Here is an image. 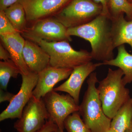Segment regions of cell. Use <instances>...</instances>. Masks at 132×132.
I'll return each mask as SVG.
<instances>
[{
    "label": "cell",
    "mask_w": 132,
    "mask_h": 132,
    "mask_svg": "<svg viewBox=\"0 0 132 132\" xmlns=\"http://www.w3.org/2000/svg\"><path fill=\"white\" fill-rule=\"evenodd\" d=\"M69 36H76L87 41L92 47L93 60L104 62L114 59L112 33V20L109 16L101 14L87 24L68 28Z\"/></svg>",
    "instance_id": "6da1fadb"
},
{
    "label": "cell",
    "mask_w": 132,
    "mask_h": 132,
    "mask_svg": "<svg viewBox=\"0 0 132 132\" xmlns=\"http://www.w3.org/2000/svg\"><path fill=\"white\" fill-rule=\"evenodd\" d=\"M123 71L109 68L106 77L99 81L97 88L103 111L111 120L130 98V90L123 80Z\"/></svg>",
    "instance_id": "7a4b0ae2"
},
{
    "label": "cell",
    "mask_w": 132,
    "mask_h": 132,
    "mask_svg": "<svg viewBox=\"0 0 132 132\" xmlns=\"http://www.w3.org/2000/svg\"><path fill=\"white\" fill-rule=\"evenodd\" d=\"M98 82L97 73H91L79 112L91 132H107L111 128L112 120L103 111L96 86Z\"/></svg>",
    "instance_id": "3957f363"
},
{
    "label": "cell",
    "mask_w": 132,
    "mask_h": 132,
    "mask_svg": "<svg viewBox=\"0 0 132 132\" xmlns=\"http://www.w3.org/2000/svg\"><path fill=\"white\" fill-rule=\"evenodd\" d=\"M34 42L48 54L50 65L54 67L73 69L93 60L90 52L85 50H76L68 41L49 42L37 40Z\"/></svg>",
    "instance_id": "277c9868"
},
{
    "label": "cell",
    "mask_w": 132,
    "mask_h": 132,
    "mask_svg": "<svg viewBox=\"0 0 132 132\" xmlns=\"http://www.w3.org/2000/svg\"><path fill=\"white\" fill-rule=\"evenodd\" d=\"M103 8L94 0H71L53 16L67 28L87 24L102 13Z\"/></svg>",
    "instance_id": "5b68a950"
},
{
    "label": "cell",
    "mask_w": 132,
    "mask_h": 132,
    "mask_svg": "<svg viewBox=\"0 0 132 132\" xmlns=\"http://www.w3.org/2000/svg\"><path fill=\"white\" fill-rule=\"evenodd\" d=\"M21 35L26 39L34 42L37 40L59 42L72 41L67 34L68 28L53 16L40 19L31 23Z\"/></svg>",
    "instance_id": "8992f818"
},
{
    "label": "cell",
    "mask_w": 132,
    "mask_h": 132,
    "mask_svg": "<svg viewBox=\"0 0 132 132\" xmlns=\"http://www.w3.org/2000/svg\"><path fill=\"white\" fill-rule=\"evenodd\" d=\"M49 119L60 130H64V122L71 114L79 112V105L71 95L61 94L53 90L42 98Z\"/></svg>",
    "instance_id": "52a82bcc"
},
{
    "label": "cell",
    "mask_w": 132,
    "mask_h": 132,
    "mask_svg": "<svg viewBox=\"0 0 132 132\" xmlns=\"http://www.w3.org/2000/svg\"><path fill=\"white\" fill-rule=\"evenodd\" d=\"M49 119V115L42 98L32 96L24 108L21 117L14 125L17 132H36Z\"/></svg>",
    "instance_id": "ba28073f"
},
{
    "label": "cell",
    "mask_w": 132,
    "mask_h": 132,
    "mask_svg": "<svg viewBox=\"0 0 132 132\" xmlns=\"http://www.w3.org/2000/svg\"><path fill=\"white\" fill-rule=\"evenodd\" d=\"M21 75V87L6 108L0 114L1 121L20 118L24 108L32 97L33 91L38 81V74L29 72L27 75Z\"/></svg>",
    "instance_id": "9c48e42d"
},
{
    "label": "cell",
    "mask_w": 132,
    "mask_h": 132,
    "mask_svg": "<svg viewBox=\"0 0 132 132\" xmlns=\"http://www.w3.org/2000/svg\"><path fill=\"white\" fill-rule=\"evenodd\" d=\"M71 0H20L28 23L52 17L57 14Z\"/></svg>",
    "instance_id": "30bf717a"
},
{
    "label": "cell",
    "mask_w": 132,
    "mask_h": 132,
    "mask_svg": "<svg viewBox=\"0 0 132 132\" xmlns=\"http://www.w3.org/2000/svg\"><path fill=\"white\" fill-rule=\"evenodd\" d=\"M101 65H102V62L94 63L91 61L76 67L73 69L67 80L61 85L54 88V90L57 92L67 93L71 95L79 105L82 84L91 73Z\"/></svg>",
    "instance_id": "8fae6325"
},
{
    "label": "cell",
    "mask_w": 132,
    "mask_h": 132,
    "mask_svg": "<svg viewBox=\"0 0 132 132\" xmlns=\"http://www.w3.org/2000/svg\"><path fill=\"white\" fill-rule=\"evenodd\" d=\"M73 69L57 68L50 65L38 74L37 84L33 95L38 99L42 98L54 89L57 83L68 79Z\"/></svg>",
    "instance_id": "7c38bea8"
},
{
    "label": "cell",
    "mask_w": 132,
    "mask_h": 132,
    "mask_svg": "<svg viewBox=\"0 0 132 132\" xmlns=\"http://www.w3.org/2000/svg\"><path fill=\"white\" fill-rule=\"evenodd\" d=\"M23 56L29 72L38 74L50 66L49 55L39 45L32 41L26 39Z\"/></svg>",
    "instance_id": "4fadbf2b"
},
{
    "label": "cell",
    "mask_w": 132,
    "mask_h": 132,
    "mask_svg": "<svg viewBox=\"0 0 132 132\" xmlns=\"http://www.w3.org/2000/svg\"><path fill=\"white\" fill-rule=\"evenodd\" d=\"M1 43L9 52L11 59L19 68L21 74L29 73L24 61L23 51L26 39L19 32L0 35Z\"/></svg>",
    "instance_id": "5bb4252c"
},
{
    "label": "cell",
    "mask_w": 132,
    "mask_h": 132,
    "mask_svg": "<svg viewBox=\"0 0 132 132\" xmlns=\"http://www.w3.org/2000/svg\"><path fill=\"white\" fill-rule=\"evenodd\" d=\"M124 13L111 19L112 33L114 48L125 44L129 45L132 51V20H127Z\"/></svg>",
    "instance_id": "9a60e30c"
},
{
    "label": "cell",
    "mask_w": 132,
    "mask_h": 132,
    "mask_svg": "<svg viewBox=\"0 0 132 132\" xmlns=\"http://www.w3.org/2000/svg\"><path fill=\"white\" fill-rule=\"evenodd\" d=\"M118 50L115 58L102 62V65L114 66L120 69L124 73L123 80L126 86L132 82V54L127 52L124 45L118 47Z\"/></svg>",
    "instance_id": "2e32d148"
},
{
    "label": "cell",
    "mask_w": 132,
    "mask_h": 132,
    "mask_svg": "<svg viewBox=\"0 0 132 132\" xmlns=\"http://www.w3.org/2000/svg\"><path fill=\"white\" fill-rule=\"evenodd\" d=\"M132 116V98L117 112L112 119L111 128L113 132H126Z\"/></svg>",
    "instance_id": "e0dca14e"
},
{
    "label": "cell",
    "mask_w": 132,
    "mask_h": 132,
    "mask_svg": "<svg viewBox=\"0 0 132 132\" xmlns=\"http://www.w3.org/2000/svg\"><path fill=\"white\" fill-rule=\"evenodd\" d=\"M5 15L17 32L22 33L27 28L28 22L25 10L16 2L4 10Z\"/></svg>",
    "instance_id": "ac0fdd59"
},
{
    "label": "cell",
    "mask_w": 132,
    "mask_h": 132,
    "mask_svg": "<svg viewBox=\"0 0 132 132\" xmlns=\"http://www.w3.org/2000/svg\"><path fill=\"white\" fill-rule=\"evenodd\" d=\"M21 74L20 69L11 59L0 61V88L7 91L10 80L16 78Z\"/></svg>",
    "instance_id": "d6986e66"
},
{
    "label": "cell",
    "mask_w": 132,
    "mask_h": 132,
    "mask_svg": "<svg viewBox=\"0 0 132 132\" xmlns=\"http://www.w3.org/2000/svg\"><path fill=\"white\" fill-rule=\"evenodd\" d=\"M108 9L111 19L124 13L129 20H132V3L128 0H109Z\"/></svg>",
    "instance_id": "ffe728a7"
},
{
    "label": "cell",
    "mask_w": 132,
    "mask_h": 132,
    "mask_svg": "<svg viewBox=\"0 0 132 132\" xmlns=\"http://www.w3.org/2000/svg\"><path fill=\"white\" fill-rule=\"evenodd\" d=\"M79 112L69 116L64 122V128L68 132H91L85 124Z\"/></svg>",
    "instance_id": "44dd1931"
},
{
    "label": "cell",
    "mask_w": 132,
    "mask_h": 132,
    "mask_svg": "<svg viewBox=\"0 0 132 132\" xmlns=\"http://www.w3.org/2000/svg\"><path fill=\"white\" fill-rule=\"evenodd\" d=\"M13 25L5 13L4 11H0V35L16 32Z\"/></svg>",
    "instance_id": "7402d4cb"
},
{
    "label": "cell",
    "mask_w": 132,
    "mask_h": 132,
    "mask_svg": "<svg viewBox=\"0 0 132 132\" xmlns=\"http://www.w3.org/2000/svg\"><path fill=\"white\" fill-rule=\"evenodd\" d=\"M58 128L57 125L54 122L48 120L47 121L44 126L36 132H51Z\"/></svg>",
    "instance_id": "603a6c76"
},
{
    "label": "cell",
    "mask_w": 132,
    "mask_h": 132,
    "mask_svg": "<svg viewBox=\"0 0 132 132\" xmlns=\"http://www.w3.org/2000/svg\"><path fill=\"white\" fill-rule=\"evenodd\" d=\"M15 95L0 88V102L2 103L6 101L10 102L13 98Z\"/></svg>",
    "instance_id": "cb8c5ba5"
},
{
    "label": "cell",
    "mask_w": 132,
    "mask_h": 132,
    "mask_svg": "<svg viewBox=\"0 0 132 132\" xmlns=\"http://www.w3.org/2000/svg\"><path fill=\"white\" fill-rule=\"evenodd\" d=\"M0 59L3 61L11 59V56L9 52L1 43L0 44Z\"/></svg>",
    "instance_id": "d4e9b609"
},
{
    "label": "cell",
    "mask_w": 132,
    "mask_h": 132,
    "mask_svg": "<svg viewBox=\"0 0 132 132\" xmlns=\"http://www.w3.org/2000/svg\"><path fill=\"white\" fill-rule=\"evenodd\" d=\"M19 1L20 0H0V11H4Z\"/></svg>",
    "instance_id": "484cf974"
},
{
    "label": "cell",
    "mask_w": 132,
    "mask_h": 132,
    "mask_svg": "<svg viewBox=\"0 0 132 132\" xmlns=\"http://www.w3.org/2000/svg\"><path fill=\"white\" fill-rule=\"evenodd\" d=\"M94 1L95 2L101 4L102 6L103 10H102V14L107 15L110 17L108 9L109 0H94Z\"/></svg>",
    "instance_id": "4316f807"
},
{
    "label": "cell",
    "mask_w": 132,
    "mask_h": 132,
    "mask_svg": "<svg viewBox=\"0 0 132 132\" xmlns=\"http://www.w3.org/2000/svg\"><path fill=\"white\" fill-rule=\"evenodd\" d=\"M126 132H132V116L130 126H129L128 129H127V131H126Z\"/></svg>",
    "instance_id": "83f0119b"
},
{
    "label": "cell",
    "mask_w": 132,
    "mask_h": 132,
    "mask_svg": "<svg viewBox=\"0 0 132 132\" xmlns=\"http://www.w3.org/2000/svg\"><path fill=\"white\" fill-rule=\"evenodd\" d=\"M51 132H64V130H60L59 128H58L56 130H54V131H53Z\"/></svg>",
    "instance_id": "f1b7e54d"
},
{
    "label": "cell",
    "mask_w": 132,
    "mask_h": 132,
    "mask_svg": "<svg viewBox=\"0 0 132 132\" xmlns=\"http://www.w3.org/2000/svg\"><path fill=\"white\" fill-rule=\"evenodd\" d=\"M107 132H113V131L112 130H111V128H110V129H109V130Z\"/></svg>",
    "instance_id": "f546056e"
},
{
    "label": "cell",
    "mask_w": 132,
    "mask_h": 132,
    "mask_svg": "<svg viewBox=\"0 0 132 132\" xmlns=\"http://www.w3.org/2000/svg\"><path fill=\"white\" fill-rule=\"evenodd\" d=\"M129 2L131 3H132V0H128Z\"/></svg>",
    "instance_id": "4dcf8cb0"
}]
</instances>
